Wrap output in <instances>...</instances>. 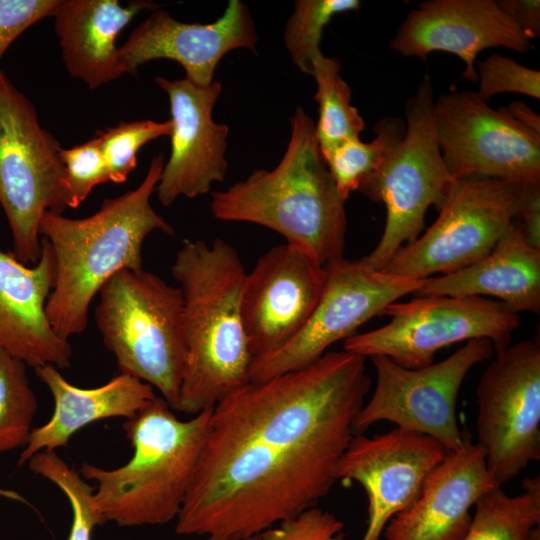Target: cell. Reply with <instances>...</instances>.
Instances as JSON below:
<instances>
[{
  "label": "cell",
  "mask_w": 540,
  "mask_h": 540,
  "mask_svg": "<svg viewBox=\"0 0 540 540\" xmlns=\"http://www.w3.org/2000/svg\"><path fill=\"white\" fill-rule=\"evenodd\" d=\"M370 386L366 358L341 350L227 396L212 409L175 532L249 540L316 507Z\"/></svg>",
  "instance_id": "cell-1"
},
{
  "label": "cell",
  "mask_w": 540,
  "mask_h": 540,
  "mask_svg": "<svg viewBox=\"0 0 540 540\" xmlns=\"http://www.w3.org/2000/svg\"><path fill=\"white\" fill-rule=\"evenodd\" d=\"M171 273L182 294L186 342L176 411L194 416L250 382L252 356L241 313L246 270L226 241L186 239Z\"/></svg>",
  "instance_id": "cell-2"
},
{
  "label": "cell",
  "mask_w": 540,
  "mask_h": 540,
  "mask_svg": "<svg viewBox=\"0 0 540 540\" xmlns=\"http://www.w3.org/2000/svg\"><path fill=\"white\" fill-rule=\"evenodd\" d=\"M164 167L162 154L152 158L142 182L120 196L105 198L84 218L46 211L39 225L41 238L51 245L56 261L54 287L46 316L62 338L82 333L91 302L102 286L124 269L143 268L142 248L147 236L173 227L151 205Z\"/></svg>",
  "instance_id": "cell-3"
},
{
  "label": "cell",
  "mask_w": 540,
  "mask_h": 540,
  "mask_svg": "<svg viewBox=\"0 0 540 540\" xmlns=\"http://www.w3.org/2000/svg\"><path fill=\"white\" fill-rule=\"evenodd\" d=\"M290 127L289 144L279 164L272 170H255L215 192L211 213L222 221L269 228L326 266L343 258L346 200L320 151L313 119L297 107Z\"/></svg>",
  "instance_id": "cell-4"
},
{
  "label": "cell",
  "mask_w": 540,
  "mask_h": 540,
  "mask_svg": "<svg viewBox=\"0 0 540 540\" xmlns=\"http://www.w3.org/2000/svg\"><path fill=\"white\" fill-rule=\"evenodd\" d=\"M212 409L180 420L162 397L126 419L133 454L115 469L82 463L96 483L94 499L106 522L162 525L177 518L207 441Z\"/></svg>",
  "instance_id": "cell-5"
},
{
  "label": "cell",
  "mask_w": 540,
  "mask_h": 540,
  "mask_svg": "<svg viewBox=\"0 0 540 540\" xmlns=\"http://www.w3.org/2000/svg\"><path fill=\"white\" fill-rule=\"evenodd\" d=\"M96 326L120 373L156 388L177 410L186 361L179 287L142 269H124L99 291Z\"/></svg>",
  "instance_id": "cell-6"
},
{
  "label": "cell",
  "mask_w": 540,
  "mask_h": 540,
  "mask_svg": "<svg viewBox=\"0 0 540 540\" xmlns=\"http://www.w3.org/2000/svg\"><path fill=\"white\" fill-rule=\"evenodd\" d=\"M61 145L44 129L32 102L0 69V206L14 256L34 265L41 256L40 220L70 208Z\"/></svg>",
  "instance_id": "cell-7"
},
{
  "label": "cell",
  "mask_w": 540,
  "mask_h": 540,
  "mask_svg": "<svg viewBox=\"0 0 540 540\" xmlns=\"http://www.w3.org/2000/svg\"><path fill=\"white\" fill-rule=\"evenodd\" d=\"M434 103L432 84L425 79L406 101L403 138L382 167L359 188L386 207L382 236L372 252L361 259L375 270H383L402 246L419 237L428 208L434 205L439 209L455 182L437 142Z\"/></svg>",
  "instance_id": "cell-8"
},
{
  "label": "cell",
  "mask_w": 540,
  "mask_h": 540,
  "mask_svg": "<svg viewBox=\"0 0 540 540\" xmlns=\"http://www.w3.org/2000/svg\"><path fill=\"white\" fill-rule=\"evenodd\" d=\"M390 321L344 340L343 350L371 358L385 356L410 369L434 363L450 345L488 339L494 352L506 349L520 326L519 314L504 303L479 296H417L383 311Z\"/></svg>",
  "instance_id": "cell-9"
},
{
  "label": "cell",
  "mask_w": 540,
  "mask_h": 540,
  "mask_svg": "<svg viewBox=\"0 0 540 540\" xmlns=\"http://www.w3.org/2000/svg\"><path fill=\"white\" fill-rule=\"evenodd\" d=\"M522 186L493 178L456 179L435 222L402 246L383 271L423 280L479 261L515 219Z\"/></svg>",
  "instance_id": "cell-10"
},
{
  "label": "cell",
  "mask_w": 540,
  "mask_h": 540,
  "mask_svg": "<svg viewBox=\"0 0 540 540\" xmlns=\"http://www.w3.org/2000/svg\"><path fill=\"white\" fill-rule=\"evenodd\" d=\"M493 354L488 339H473L442 361L416 369L385 356L371 357L376 386L354 420V433L388 421L433 438L448 452L458 449L463 441L456 411L460 387L468 372Z\"/></svg>",
  "instance_id": "cell-11"
},
{
  "label": "cell",
  "mask_w": 540,
  "mask_h": 540,
  "mask_svg": "<svg viewBox=\"0 0 540 540\" xmlns=\"http://www.w3.org/2000/svg\"><path fill=\"white\" fill-rule=\"evenodd\" d=\"M477 444L496 484L540 459V346L523 340L497 352L476 389Z\"/></svg>",
  "instance_id": "cell-12"
},
{
  "label": "cell",
  "mask_w": 540,
  "mask_h": 540,
  "mask_svg": "<svg viewBox=\"0 0 540 540\" xmlns=\"http://www.w3.org/2000/svg\"><path fill=\"white\" fill-rule=\"evenodd\" d=\"M437 142L450 175L540 183V134L495 110L477 92L443 94L434 103Z\"/></svg>",
  "instance_id": "cell-13"
},
{
  "label": "cell",
  "mask_w": 540,
  "mask_h": 540,
  "mask_svg": "<svg viewBox=\"0 0 540 540\" xmlns=\"http://www.w3.org/2000/svg\"><path fill=\"white\" fill-rule=\"evenodd\" d=\"M321 297L303 329L278 351L252 361L250 381L297 370L314 362L339 340H346L368 320L403 296L416 293L422 281L375 270L361 259L344 257L325 266Z\"/></svg>",
  "instance_id": "cell-14"
},
{
  "label": "cell",
  "mask_w": 540,
  "mask_h": 540,
  "mask_svg": "<svg viewBox=\"0 0 540 540\" xmlns=\"http://www.w3.org/2000/svg\"><path fill=\"white\" fill-rule=\"evenodd\" d=\"M326 268L292 244L272 247L246 272L241 313L252 361L290 342L306 325L324 288Z\"/></svg>",
  "instance_id": "cell-15"
},
{
  "label": "cell",
  "mask_w": 540,
  "mask_h": 540,
  "mask_svg": "<svg viewBox=\"0 0 540 540\" xmlns=\"http://www.w3.org/2000/svg\"><path fill=\"white\" fill-rule=\"evenodd\" d=\"M447 453L433 438L397 427L372 437L355 434L336 479L355 481L366 492L368 519L360 540H379L388 522L417 499Z\"/></svg>",
  "instance_id": "cell-16"
},
{
  "label": "cell",
  "mask_w": 540,
  "mask_h": 540,
  "mask_svg": "<svg viewBox=\"0 0 540 540\" xmlns=\"http://www.w3.org/2000/svg\"><path fill=\"white\" fill-rule=\"evenodd\" d=\"M257 40L253 17L240 0H230L223 15L208 24L184 23L156 9L118 47V66L122 75H136L147 62L169 59L184 68L187 80L207 86L226 53L238 48L256 53Z\"/></svg>",
  "instance_id": "cell-17"
},
{
  "label": "cell",
  "mask_w": 540,
  "mask_h": 540,
  "mask_svg": "<svg viewBox=\"0 0 540 540\" xmlns=\"http://www.w3.org/2000/svg\"><path fill=\"white\" fill-rule=\"evenodd\" d=\"M170 103L171 152L156 187L163 206L177 198H195L209 192L215 182H223L228 169L225 158L229 127L212 118L221 84L201 86L186 78L155 77Z\"/></svg>",
  "instance_id": "cell-18"
},
{
  "label": "cell",
  "mask_w": 540,
  "mask_h": 540,
  "mask_svg": "<svg viewBox=\"0 0 540 540\" xmlns=\"http://www.w3.org/2000/svg\"><path fill=\"white\" fill-rule=\"evenodd\" d=\"M390 47L423 61L431 52L457 55L465 64L463 77L478 82L479 52L505 47L529 53L534 47L493 0H429L412 9L400 24Z\"/></svg>",
  "instance_id": "cell-19"
},
{
  "label": "cell",
  "mask_w": 540,
  "mask_h": 540,
  "mask_svg": "<svg viewBox=\"0 0 540 540\" xmlns=\"http://www.w3.org/2000/svg\"><path fill=\"white\" fill-rule=\"evenodd\" d=\"M500 487L490 475L483 449L463 431L460 447L449 451L426 479L417 499L393 517L386 540H462L472 522L471 508Z\"/></svg>",
  "instance_id": "cell-20"
},
{
  "label": "cell",
  "mask_w": 540,
  "mask_h": 540,
  "mask_svg": "<svg viewBox=\"0 0 540 540\" xmlns=\"http://www.w3.org/2000/svg\"><path fill=\"white\" fill-rule=\"evenodd\" d=\"M41 244V256L31 266L0 249V347L27 366L65 369L72 347L54 331L45 311L56 261L49 242L41 238Z\"/></svg>",
  "instance_id": "cell-21"
},
{
  "label": "cell",
  "mask_w": 540,
  "mask_h": 540,
  "mask_svg": "<svg viewBox=\"0 0 540 540\" xmlns=\"http://www.w3.org/2000/svg\"><path fill=\"white\" fill-rule=\"evenodd\" d=\"M34 371L53 397L54 412L48 422L33 428L20 453L19 466L38 452L67 447L73 434L93 422L132 418L156 397L151 385L127 374L119 373L95 388H80L68 382L53 365L40 366Z\"/></svg>",
  "instance_id": "cell-22"
},
{
  "label": "cell",
  "mask_w": 540,
  "mask_h": 540,
  "mask_svg": "<svg viewBox=\"0 0 540 540\" xmlns=\"http://www.w3.org/2000/svg\"><path fill=\"white\" fill-rule=\"evenodd\" d=\"M160 7L149 0L125 6L118 0H58L51 17L69 74L90 89L118 79L119 33L140 11Z\"/></svg>",
  "instance_id": "cell-23"
},
{
  "label": "cell",
  "mask_w": 540,
  "mask_h": 540,
  "mask_svg": "<svg viewBox=\"0 0 540 540\" xmlns=\"http://www.w3.org/2000/svg\"><path fill=\"white\" fill-rule=\"evenodd\" d=\"M415 294L488 295L517 314L539 313L540 250L525 241L513 220L485 257L458 271L424 279Z\"/></svg>",
  "instance_id": "cell-24"
},
{
  "label": "cell",
  "mask_w": 540,
  "mask_h": 540,
  "mask_svg": "<svg viewBox=\"0 0 540 540\" xmlns=\"http://www.w3.org/2000/svg\"><path fill=\"white\" fill-rule=\"evenodd\" d=\"M522 487L523 492L514 496L502 487L484 494L462 540H531L540 523L539 476L526 478Z\"/></svg>",
  "instance_id": "cell-25"
},
{
  "label": "cell",
  "mask_w": 540,
  "mask_h": 540,
  "mask_svg": "<svg viewBox=\"0 0 540 540\" xmlns=\"http://www.w3.org/2000/svg\"><path fill=\"white\" fill-rule=\"evenodd\" d=\"M337 58L325 56L322 52L312 62L311 75L315 78L318 103V122L315 134L320 151L325 157L339 143L359 138L365 128L360 113L351 104V89L340 75Z\"/></svg>",
  "instance_id": "cell-26"
},
{
  "label": "cell",
  "mask_w": 540,
  "mask_h": 540,
  "mask_svg": "<svg viewBox=\"0 0 540 540\" xmlns=\"http://www.w3.org/2000/svg\"><path fill=\"white\" fill-rule=\"evenodd\" d=\"M374 129L376 136L372 141L347 139L323 157L345 200L382 167L403 138L406 124L401 118L388 116L379 120Z\"/></svg>",
  "instance_id": "cell-27"
},
{
  "label": "cell",
  "mask_w": 540,
  "mask_h": 540,
  "mask_svg": "<svg viewBox=\"0 0 540 540\" xmlns=\"http://www.w3.org/2000/svg\"><path fill=\"white\" fill-rule=\"evenodd\" d=\"M26 367L0 347V454L23 449L33 430L38 402Z\"/></svg>",
  "instance_id": "cell-28"
},
{
  "label": "cell",
  "mask_w": 540,
  "mask_h": 540,
  "mask_svg": "<svg viewBox=\"0 0 540 540\" xmlns=\"http://www.w3.org/2000/svg\"><path fill=\"white\" fill-rule=\"evenodd\" d=\"M27 464L34 474L55 484L68 499L72 524L67 540H92L94 528L106 522L94 499L95 487L89 485L56 451L38 452Z\"/></svg>",
  "instance_id": "cell-29"
},
{
  "label": "cell",
  "mask_w": 540,
  "mask_h": 540,
  "mask_svg": "<svg viewBox=\"0 0 540 540\" xmlns=\"http://www.w3.org/2000/svg\"><path fill=\"white\" fill-rule=\"evenodd\" d=\"M358 0H297L284 30L285 46L293 63L312 72L313 59L321 53L323 30L337 14L359 10Z\"/></svg>",
  "instance_id": "cell-30"
},
{
  "label": "cell",
  "mask_w": 540,
  "mask_h": 540,
  "mask_svg": "<svg viewBox=\"0 0 540 540\" xmlns=\"http://www.w3.org/2000/svg\"><path fill=\"white\" fill-rule=\"evenodd\" d=\"M171 131L170 120L120 122L98 131L95 136L108 168L110 182L124 183L137 165L138 151L150 141L170 136Z\"/></svg>",
  "instance_id": "cell-31"
},
{
  "label": "cell",
  "mask_w": 540,
  "mask_h": 540,
  "mask_svg": "<svg viewBox=\"0 0 540 540\" xmlns=\"http://www.w3.org/2000/svg\"><path fill=\"white\" fill-rule=\"evenodd\" d=\"M477 94L484 101L500 93H519L540 98V72L511 57L493 53L475 64Z\"/></svg>",
  "instance_id": "cell-32"
},
{
  "label": "cell",
  "mask_w": 540,
  "mask_h": 540,
  "mask_svg": "<svg viewBox=\"0 0 540 540\" xmlns=\"http://www.w3.org/2000/svg\"><path fill=\"white\" fill-rule=\"evenodd\" d=\"M59 156L65 170L70 208H77L96 186L110 182L96 136L70 148L61 147Z\"/></svg>",
  "instance_id": "cell-33"
},
{
  "label": "cell",
  "mask_w": 540,
  "mask_h": 540,
  "mask_svg": "<svg viewBox=\"0 0 540 540\" xmlns=\"http://www.w3.org/2000/svg\"><path fill=\"white\" fill-rule=\"evenodd\" d=\"M344 524L333 513L310 508L252 538V540H344Z\"/></svg>",
  "instance_id": "cell-34"
},
{
  "label": "cell",
  "mask_w": 540,
  "mask_h": 540,
  "mask_svg": "<svg viewBox=\"0 0 540 540\" xmlns=\"http://www.w3.org/2000/svg\"><path fill=\"white\" fill-rule=\"evenodd\" d=\"M58 0H0V61L27 29L52 16Z\"/></svg>",
  "instance_id": "cell-35"
},
{
  "label": "cell",
  "mask_w": 540,
  "mask_h": 540,
  "mask_svg": "<svg viewBox=\"0 0 540 540\" xmlns=\"http://www.w3.org/2000/svg\"><path fill=\"white\" fill-rule=\"evenodd\" d=\"M514 222L519 226L525 241L540 250V183L522 186Z\"/></svg>",
  "instance_id": "cell-36"
},
{
  "label": "cell",
  "mask_w": 540,
  "mask_h": 540,
  "mask_svg": "<svg viewBox=\"0 0 540 540\" xmlns=\"http://www.w3.org/2000/svg\"><path fill=\"white\" fill-rule=\"evenodd\" d=\"M495 2L527 39L532 41L540 36L539 0H497Z\"/></svg>",
  "instance_id": "cell-37"
},
{
  "label": "cell",
  "mask_w": 540,
  "mask_h": 540,
  "mask_svg": "<svg viewBox=\"0 0 540 540\" xmlns=\"http://www.w3.org/2000/svg\"><path fill=\"white\" fill-rule=\"evenodd\" d=\"M505 108L518 123L540 134V117L525 103L514 101Z\"/></svg>",
  "instance_id": "cell-38"
},
{
  "label": "cell",
  "mask_w": 540,
  "mask_h": 540,
  "mask_svg": "<svg viewBox=\"0 0 540 540\" xmlns=\"http://www.w3.org/2000/svg\"><path fill=\"white\" fill-rule=\"evenodd\" d=\"M531 540H540V529H536Z\"/></svg>",
  "instance_id": "cell-39"
},
{
  "label": "cell",
  "mask_w": 540,
  "mask_h": 540,
  "mask_svg": "<svg viewBox=\"0 0 540 540\" xmlns=\"http://www.w3.org/2000/svg\"><path fill=\"white\" fill-rule=\"evenodd\" d=\"M249 540H252V538H251V539H249Z\"/></svg>",
  "instance_id": "cell-40"
}]
</instances>
